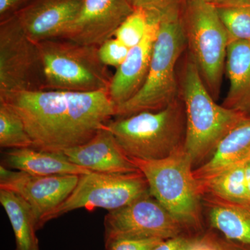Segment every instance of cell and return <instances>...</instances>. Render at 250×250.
Instances as JSON below:
<instances>
[{
	"instance_id": "6da1fadb",
	"label": "cell",
	"mask_w": 250,
	"mask_h": 250,
	"mask_svg": "<svg viewBox=\"0 0 250 250\" xmlns=\"http://www.w3.org/2000/svg\"><path fill=\"white\" fill-rule=\"evenodd\" d=\"M0 100L21 117L32 147L51 152L86 143L116 114L107 90L15 92L0 95Z\"/></svg>"
},
{
	"instance_id": "7a4b0ae2",
	"label": "cell",
	"mask_w": 250,
	"mask_h": 250,
	"mask_svg": "<svg viewBox=\"0 0 250 250\" xmlns=\"http://www.w3.org/2000/svg\"><path fill=\"white\" fill-rule=\"evenodd\" d=\"M184 61L179 77L187 121L184 149L194 167L205 163L220 141L249 116L215 103L189 53Z\"/></svg>"
},
{
	"instance_id": "3957f363",
	"label": "cell",
	"mask_w": 250,
	"mask_h": 250,
	"mask_svg": "<svg viewBox=\"0 0 250 250\" xmlns=\"http://www.w3.org/2000/svg\"><path fill=\"white\" fill-rule=\"evenodd\" d=\"M186 113L179 98L163 109L114 118L105 127L129 159L152 161L165 159L184 147Z\"/></svg>"
},
{
	"instance_id": "277c9868",
	"label": "cell",
	"mask_w": 250,
	"mask_h": 250,
	"mask_svg": "<svg viewBox=\"0 0 250 250\" xmlns=\"http://www.w3.org/2000/svg\"><path fill=\"white\" fill-rule=\"evenodd\" d=\"M131 160L146 177L151 195L179 222L186 233L193 236V233L201 231L202 193L184 146L165 159Z\"/></svg>"
},
{
	"instance_id": "5b68a950",
	"label": "cell",
	"mask_w": 250,
	"mask_h": 250,
	"mask_svg": "<svg viewBox=\"0 0 250 250\" xmlns=\"http://www.w3.org/2000/svg\"><path fill=\"white\" fill-rule=\"evenodd\" d=\"M187 47L182 14L161 18L147 80L132 98L117 107L115 118L159 111L178 98L176 67Z\"/></svg>"
},
{
	"instance_id": "8992f818",
	"label": "cell",
	"mask_w": 250,
	"mask_h": 250,
	"mask_svg": "<svg viewBox=\"0 0 250 250\" xmlns=\"http://www.w3.org/2000/svg\"><path fill=\"white\" fill-rule=\"evenodd\" d=\"M45 90L92 93L108 90L112 75L100 61L98 47L59 37L38 42Z\"/></svg>"
},
{
	"instance_id": "52a82bcc",
	"label": "cell",
	"mask_w": 250,
	"mask_h": 250,
	"mask_svg": "<svg viewBox=\"0 0 250 250\" xmlns=\"http://www.w3.org/2000/svg\"><path fill=\"white\" fill-rule=\"evenodd\" d=\"M189 54L204 83L215 100L221 90L229 37L216 6L184 1L182 12Z\"/></svg>"
},
{
	"instance_id": "ba28073f",
	"label": "cell",
	"mask_w": 250,
	"mask_h": 250,
	"mask_svg": "<svg viewBox=\"0 0 250 250\" xmlns=\"http://www.w3.org/2000/svg\"><path fill=\"white\" fill-rule=\"evenodd\" d=\"M149 192L147 180L141 171L126 174L90 172L80 176L76 187L62 205L41 220L39 229L49 220L80 208L116 210Z\"/></svg>"
},
{
	"instance_id": "9c48e42d",
	"label": "cell",
	"mask_w": 250,
	"mask_h": 250,
	"mask_svg": "<svg viewBox=\"0 0 250 250\" xmlns=\"http://www.w3.org/2000/svg\"><path fill=\"white\" fill-rule=\"evenodd\" d=\"M45 90L39 46L14 16L0 22V95Z\"/></svg>"
},
{
	"instance_id": "30bf717a",
	"label": "cell",
	"mask_w": 250,
	"mask_h": 250,
	"mask_svg": "<svg viewBox=\"0 0 250 250\" xmlns=\"http://www.w3.org/2000/svg\"><path fill=\"white\" fill-rule=\"evenodd\" d=\"M104 226L105 241L121 238L165 241L187 234L179 222L150 193L122 208L109 210Z\"/></svg>"
},
{
	"instance_id": "8fae6325",
	"label": "cell",
	"mask_w": 250,
	"mask_h": 250,
	"mask_svg": "<svg viewBox=\"0 0 250 250\" xmlns=\"http://www.w3.org/2000/svg\"><path fill=\"white\" fill-rule=\"evenodd\" d=\"M79 178L75 174L34 175L0 166V189L15 192L30 205L37 218L38 229L41 220L66 200Z\"/></svg>"
},
{
	"instance_id": "7c38bea8",
	"label": "cell",
	"mask_w": 250,
	"mask_h": 250,
	"mask_svg": "<svg viewBox=\"0 0 250 250\" xmlns=\"http://www.w3.org/2000/svg\"><path fill=\"white\" fill-rule=\"evenodd\" d=\"M134 10L128 0H84L76 19L62 38L99 47L114 36Z\"/></svg>"
},
{
	"instance_id": "4fadbf2b",
	"label": "cell",
	"mask_w": 250,
	"mask_h": 250,
	"mask_svg": "<svg viewBox=\"0 0 250 250\" xmlns=\"http://www.w3.org/2000/svg\"><path fill=\"white\" fill-rule=\"evenodd\" d=\"M84 0H31L14 17L36 43L62 37L76 19Z\"/></svg>"
},
{
	"instance_id": "5bb4252c",
	"label": "cell",
	"mask_w": 250,
	"mask_h": 250,
	"mask_svg": "<svg viewBox=\"0 0 250 250\" xmlns=\"http://www.w3.org/2000/svg\"><path fill=\"white\" fill-rule=\"evenodd\" d=\"M160 21L161 18H153L142 41L130 49L125 62L112 77L108 92L116 108L132 98L147 80Z\"/></svg>"
},
{
	"instance_id": "9a60e30c",
	"label": "cell",
	"mask_w": 250,
	"mask_h": 250,
	"mask_svg": "<svg viewBox=\"0 0 250 250\" xmlns=\"http://www.w3.org/2000/svg\"><path fill=\"white\" fill-rule=\"evenodd\" d=\"M61 152L73 164L91 172L126 174L140 171L105 126L86 143Z\"/></svg>"
},
{
	"instance_id": "2e32d148",
	"label": "cell",
	"mask_w": 250,
	"mask_h": 250,
	"mask_svg": "<svg viewBox=\"0 0 250 250\" xmlns=\"http://www.w3.org/2000/svg\"><path fill=\"white\" fill-rule=\"evenodd\" d=\"M213 231L250 250V202H236L205 193L202 195Z\"/></svg>"
},
{
	"instance_id": "e0dca14e",
	"label": "cell",
	"mask_w": 250,
	"mask_h": 250,
	"mask_svg": "<svg viewBox=\"0 0 250 250\" xmlns=\"http://www.w3.org/2000/svg\"><path fill=\"white\" fill-rule=\"evenodd\" d=\"M250 160V116L230 131L218 143L211 156L193 170L198 183Z\"/></svg>"
},
{
	"instance_id": "ac0fdd59",
	"label": "cell",
	"mask_w": 250,
	"mask_h": 250,
	"mask_svg": "<svg viewBox=\"0 0 250 250\" xmlns=\"http://www.w3.org/2000/svg\"><path fill=\"white\" fill-rule=\"evenodd\" d=\"M4 166L14 170L39 176L75 174L91 171L73 164L62 152L41 150L33 147L9 149L4 154Z\"/></svg>"
},
{
	"instance_id": "d6986e66",
	"label": "cell",
	"mask_w": 250,
	"mask_h": 250,
	"mask_svg": "<svg viewBox=\"0 0 250 250\" xmlns=\"http://www.w3.org/2000/svg\"><path fill=\"white\" fill-rule=\"evenodd\" d=\"M225 70L229 88L222 105L250 116V42H229Z\"/></svg>"
},
{
	"instance_id": "ffe728a7",
	"label": "cell",
	"mask_w": 250,
	"mask_h": 250,
	"mask_svg": "<svg viewBox=\"0 0 250 250\" xmlns=\"http://www.w3.org/2000/svg\"><path fill=\"white\" fill-rule=\"evenodd\" d=\"M0 203L12 226L15 250H40L36 236L38 220L30 205L17 194L4 189H0Z\"/></svg>"
},
{
	"instance_id": "44dd1931",
	"label": "cell",
	"mask_w": 250,
	"mask_h": 250,
	"mask_svg": "<svg viewBox=\"0 0 250 250\" xmlns=\"http://www.w3.org/2000/svg\"><path fill=\"white\" fill-rule=\"evenodd\" d=\"M246 163L233 166L213 178L198 183L202 195L210 193L230 201L250 202L245 174Z\"/></svg>"
},
{
	"instance_id": "7402d4cb",
	"label": "cell",
	"mask_w": 250,
	"mask_h": 250,
	"mask_svg": "<svg viewBox=\"0 0 250 250\" xmlns=\"http://www.w3.org/2000/svg\"><path fill=\"white\" fill-rule=\"evenodd\" d=\"M0 147L6 149L32 147L25 125L11 105L0 100Z\"/></svg>"
},
{
	"instance_id": "603a6c76",
	"label": "cell",
	"mask_w": 250,
	"mask_h": 250,
	"mask_svg": "<svg viewBox=\"0 0 250 250\" xmlns=\"http://www.w3.org/2000/svg\"><path fill=\"white\" fill-rule=\"evenodd\" d=\"M231 41L250 42V5L216 6Z\"/></svg>"
},
{
	"instance_id": "cb8c5ba5",
	"label": "cell",
	"mask_w": 250,
	"mask_h": 250,
	"mask_svg": "<svg viewBox=\"0 0 250 250\" xmlns=\"http://www.w3.org/2000/svg\"><path fill=\"white\" fill-rule=\"evenodd\" d=\"M154 18L159 17L144 9H134L118 27L113 37L129 49L132 48L142 41Z\"/></svg>"
},
{
	"instance_id": "d4e9b609",
	"label": "cell",
	"mask_w": 250,
	"mask_h": 250,
	"mask_svg": "<svg viewBox=\"0 0 250 250\" xmlns=\"http://www.w3.org/2000/svg\"><path fill=\"white\" fill-rule=\"evenodd\" d=\"M134 9H142L162 18L180 15L184 0H128Z\"/></svg>"
},
{
	"instance_id": "484cf974",
	"label": "cell",
	"mask_w": 250,
	"mask_h": 250,
	"mask_svg": "<svg viewBox=\"0 0 250 250\" xmlns=\"http://www.w3.org/2000/svg\"><path fill=\"white\" fill-rule=\"evenodd\" d=\"M130 49L121 41L113 37L104 42L98 47L100 61L106 66L118 68L125 62Z\"/></svg>"
},
{
	"instance_id": "4316f807",
	"label": "cell",
	"mask_w": 250,
	"mask_h": 250,
	"mask_svg": "<svg viewBox=\"0 0 250 250\" xmlns=\"http://www.w3.org/2000/svg\"><path fill=\"white\" fill-rule=\"evenodd\" d=\"M164 240L121 238L105 241V250H153Z\"/></svg>"
},
{
	"instance_id": "83f0119b",
	"label": "cell",
	"mask_w": 250,
	"mask_h": 250,
	"mask_svg": "<svg viewBox=\"0 0 250 250\" xmlns=\"http://www.w3.org/2000/svg\"><path fill=\"white\" fill-rule=\"evenodd\" d=\"M199 237L181 235L165 240L153 250H192Z\"/></svg>"
},
{
	"instance_id": "f1b7e54d",
	"label": "cell",
	"mask_w": 250,
	"mask_h": 250,
	"mask_svg": "<svg viewBox=\"0 0 250 250\" xmlns=\"http://www.w3.org/2000/svg\"><path fill=\"white\" fill-rule=\"evenodd\" d=\"M31 0H0V22L12 17Z\"/></svg>"
},
{
	"instance_id": "f546056e",
	"label": "cell",
	"mask_w": 250,
	"mask_h": 250,
	"mask_svg": "<svg viewBox=\"0 0 250 250\" xmlns=\"http://www.w3.org/2000/svg\"><path fill=\"white\" fill-rule=\"evenodd\" d=\"M205 234L211 242L216 250H248L232 242L228 241L213 230L207 231Z\"/></svg>"
},
{
	"instance_id": "4dcf8cb0",
	"label": "cell",
	"mask_w": 250,
	"mask_h": 250,
	"mask_svg": "<svg viewBox=\"0 0 250 250\" xmlns=\"http://www.w3.org/2000/svg\"><path fill=\"white\" fill-rule=\"evenodd\" d=\"M192 250H216L211 242L206 236L205 233L199 237L197 243Z\"/></svg>"
},
{
	"instance_id": "1f68e13d",
	"label": "cell",
	"mask_w": 250,
	"mask_h": 250,
	"mask_svg": "<svg viewBox=\"0 0 250 250\" xmlns=\"http://www.w3.org/2000/svg\"><path fill=\"white\" fill-rule=\"evenodd\" d=\"M250 5V0H220L215 6H248Z\"/></svg>"
},
{
	"instance_id": "d6a6232c",
	"label": "cell",
	"mask_w": 250,
	"mask_h": 250,
	"mask_svg": "<svg viewBox=\"0 0 250 250\" xmlns=\"http://www.w3.org/2000/svg\"><path fill=\"white\" fill-rule=\"evenodd\" d=\"M245 174H246V182L247 191L250 201V160L246 163L245 166Z\"/></svg>"
},
{
	"instance_id": "836d02e7",
	"label": "cell",
	"mask_w": 250,
	"mask_h": 250,
	"mask_svg": "<svg viewBox=\"0 0 250 250\" xmlns=\"http://www.w3.org/2000/svg\"><path fill=\"white\" fill-rule=\"evenodd\" d=\"M184 1H200V2L208 3V4H211L216 6L220 2V0H184Z\"/></svg>"
}]
</instances>
